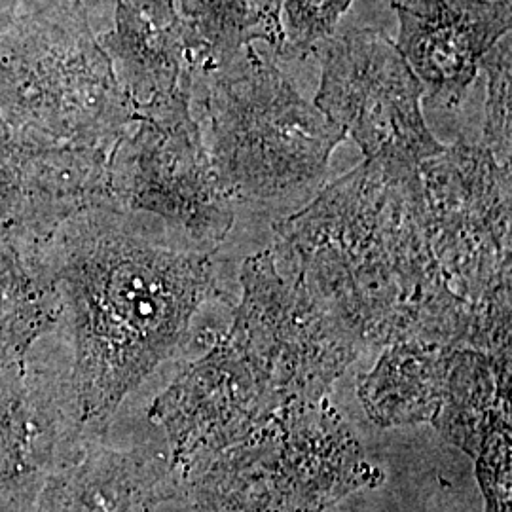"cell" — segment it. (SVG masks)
Returning a JSON list of instances; mask_svg holds the SVG:
<instances>
[{
  "mask_svg": "<svg viewBox=\"0 0 512 512\" xmlns=\"http://www.w3.org/2000/svg\"><path fill=\"white\" fill-rule=\"evenodd\" d=\"M353 0H285L281 57L306 59L325 38L336 33V25Z\"/></svg>",
  "mask_w": 512,
  "mask_h": 512,
  "instance_id": "2e32d148",
  "label": "cell"
},
{
  "mask_svg": "<svg viewBox=\"0 0 512 512\" xmlns=\"http://www.w3.org/2000/svg\"><path fill=\"white\" fill-rule=\"evenodd\" d=\"M61 311V296L40 251L25 249L0 232V353L23 359L54 330Z\"/></svg>",
  "mask_w": 512,
  "mask_h": 512,
  "instance_id": "4fadbf2b",
  "label": "cell"
},
{
  "mask_svg": "<svg viewBox=\"0 0 512 512\" xmlns=\"http://www.w3.org/2000/svg\"><path fill=\"white\" fill-rule=\"evenodd\" d=\"M164 478L154 459L137 452L90 448L55 467L33 512H156Z\"/></svg>",
  "mask_w": 512,
  "mask_h": 512,
  "instance_id": "7c38bea8",
  "label": "cell"
},
{
  "mask_svg": "<svg viewBox=\"0 0 512 512\" xmlns=\"http://www.w3.org/2000/svg\"><path fill=\"white\" fill-rule=\"evenodd\" d=\"M54 385L21 359L0 365V512H33L38 494L67 458Z\"/></svg>",
  "mask_w": 512,
  "mask_h": 512,
  "instance_id": "8fae6325",
  "label": "cell"
},
{
  "mask_svg": "<svg viewBox=\"0 0 512 512\" xmlns=\"http://www.w3.org/2000/svg\"><path fill=\"white\" fill-rule=\"evenodd\" d=\"M395 40L429 103L461 107L480 71V59L511 35V0H395Z\"/></svg>",
  "mask_w": 512,
  "mask_h": 512,
  "instance_id": "9c48e42d",
  "label": "cell"
},
{
  "mask_svg": "<svg viewBox=\"0 0 512 512\" xmlns=\"http://www.w3.org/2000/svg\"><path fill=\"white\" fill-rule=\"evenodd\" d=\"M110 196L114 209L150 213L211 251L236 220L192 101L135 114L110 156Z\"/></svg>",
  "mask_w": 512,
  "mask_h": 512,
  "instance_id": "8992f818",
  "label": "cell"
},
{
  "mask_svg": "<svg viewBox=\"0 0 512 512\" xmlns=\"http://www.w3.org/2000/svg\"><path fill=\"white\" fill-rule=\"evenodd\" d=\"M283 4L285 0H177L207 46V71L256 42H264L275 55L283 54Z\"/></svg>",
  "mask_w": 512,
  "mask_h": 512,
  "instance_id": "5bb4252c",
  "label": "cell"
},
{
  "mask_svg": "<svg viewBox=\"0 0 512 512\" xmlns=\"http://www.w3.org/2000/svg\"><path fill=\"white\" fill-rule=\"evenodd\" d=\"M0 120L105 154L135 122V107L80 2L55 0L0 33Z\"/></svg>",
  "mask_w": 512,
  "mask_h": 512,
  "instance_id": "277c9868",
  "label": "cell"
},
{
  "mask_svg": "<svg viewBox=\"0 0 512 512\" xmlns=\"http://www.w3.org/2000/svg\"><path fill=\"white\" fill-rule=\"evenodd\" d=\"M135 114L192 101L209 52L177 0H118L116 23L99 37Z\"/></svg>",
  "mask_w": 512,
  "mask_h": 512,
  "instance_id": "30bf717a",
  "label": "cell"
},
{
  "mask_svg": "<svg viewBox=\"0 0 512 512\" xmlns=\"http://www.w3.org/2000/svg\"><path fill=\"white\" fill-rule=\"evenodd\" d=\"M275 264L357 340L473 344L433 249L420 165L365 160L274 222Z\"/></svg>",
  "mask_w": 512,
  "mask_h": 512,
  "instance_id": "6da1fadb",
  "label": "cell"
},
{
  "mask_svg": "<svg viewBox=\"0 0 512 512\" xmlns=\"http://www.w3.org/2000/svg\"><path fill=\"white\" fill-rule=\"evenodd\" d=\"M21 0H0V33H4L16 19Z\"/></svg>",
  "mask_w": 512,
  "mask_h": 512,
  "instance_id": "e0dca14e",
  "label": "cell"
},
{
  "mask_svg": "<svg viewBox=\"0 0 512 512\" xmlns=\"http://www.w3.org/2000/svg\"><path fill=\"white\" fill-rule=\"evenodd\" d=\"M433 249L450 293L492 338H509L511 165L459 139L421 162Z\"/></svg>",
  "mask_w": 512,
  "mask_h": 512,
  "instance_id": "5b68a950",
  "label": "cell"
},
{
  "mask_svg": "<svg viewBox=\"0 0 512 512\" xmlns=\"http://www.w3.org/2000/svg\"><path fill=\"white\" fill-rule=\"evenodd\" d=\"M256 44L205 71L192 110L234 203L287 217L327 184L330 156L348 137ZM203 131V129H202Z\"/></svg>",
  "mask_w": 512,
  "mask_h": 512,
  "instance_id": "3957f363",
  "label": "cell"
},
{
  "mask_svg": "<svg viewBox=\"0 0 512 512\" xmlns=\"http://www.w3.org/2000/svg\"><path fill=\"white\" fill-rule=\"evenodd\" d=\"M110 156L40 139L0 120V232L40 251L65 220L114 209Z\"/></svg>",
  "mask_w": 512,
  "mask_h": 512,
  "instance_id": "ba28073f",
  "label": "cell"
},
{
  "mask_svg": "<svg viewBox=\"0 0 512 512\" xmlns=\"http://www.w3.org/2000/svg\"><path fill=\"white\" fill-rule=\"evenodd\" d=\"M512 50L511 37L501 38L480 59L486 74V112L480 143L492 152L501 165H511L512 152Z\"/></svg>",
  "mask_w": 512,
  "mask_h": 512,
  "instance_id": "9a60e30c",
  "label": "cell"
},
{
  "mask_svg": "<svg viewBox=\"0 0 512 512\" xmlns=\"http://www.w3.org/2000/svg\"><path fill=\"white\" fill-rule=\"evenodd\" d=\"M311 55L321 65L313 103L353 139L365 160L420 165L444 150L425 124L418 76L384 31L334 33Z\"/></svg>",
  "mask_w": 512,
  "mask_h": 512,
  "instance_id": "52a82bcc",
  "label": "cell"
},
{
  "mask_svg": "<svg viewBox=\"0 0 512 512\" xmlns=\"http://www.w3.org/2000/svg\"><path fill=\"white\" fill-rule=\"evenodd\" d=\"M40 258L71 319L74 414L90 429L183 346L194 315L222 294L211 249L162 245L118 209L65 220Z\"/></svg>",
  "mask_w": 512,
  "mask_h": 512,
  "instance_id": "7a4b0ae2",
  "label": "cell"
}]
</instances>
